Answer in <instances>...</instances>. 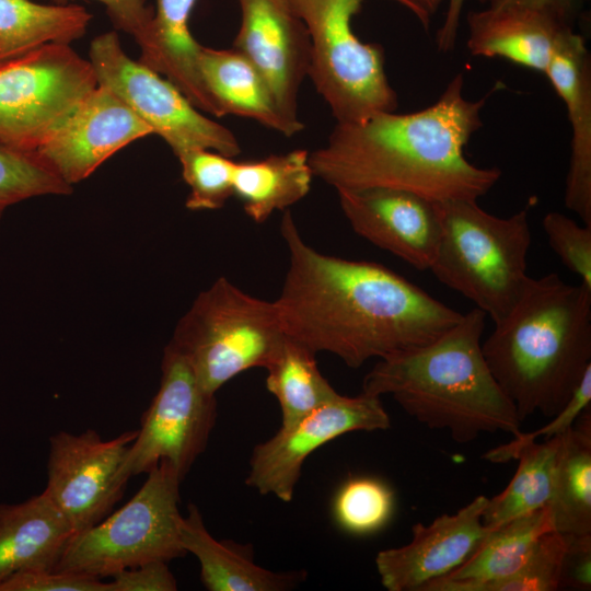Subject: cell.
Masks as SVG:
<instances>
[{
  "label": "cell",
  "mask_w": 591,
  "mask_h": 591,
  "mask_svg": "<svg viewBox=\"0 0 591 591\" xmlns=\"http://www.w3.org/2000/svg\"><path fill=\"white\" fill-rule=\"evenodd\" d=\"M591 402V367L587 369L579 384L572 392L565 406L552 417L545 426L531 432H520L513 439L502 445L491 449L484 459L493 463H505L514 460L517 452L528 443L536 441L537 438L545 439L566 432L576 422L578 417L588 408Z\"/></svg>",
  "instance_id": "e575fe53"
},
{
  "label": "cell",
  "mask_w": 591,
  "mask_h": 591,
  "mask_svg": "<svg viewBox=\"0 0 591 591\" xmlns=\"http://www.w3.org/2000/svg\"><path fill=\"white\" fill-rule=\"evenodd\" d=\"M0 591H112V587L82 573L33 569L8 577L0 582Z\"/></svg>",
  "instance_id": "d590c367"
},
{
  "label": "cell",
  "mask_w": 591,
  "mask_h": 591,
  "mask_svg": "<svg viewBox=\"0 0 591 591\" xmlns=\"http://www.w3.org/2000/svg\"><path fill=\"white\" fill-rule=\"evenodd\" d=\"M470 53L502 58L545 73L554 51L571 25L532 8L508 5L467 14Z\"/></svg>",
  "instance_id": "d6986e66"
},
{
  "label": "cell",
  "mask_w": 591,
  "mask_h": 591,
  "mask_svg": "<svg viewBox=\"0 0 591 591\" xmlns=\"http://www.w3.org/2000/svg\"><path fill=\"white\" fill-rule=\"evenodd\" d=\"M553 530L548 507L508 521L493 529L461 566L420 591H483L517 571L538 540Z\"/></svg>",
  "instance_id": "603a6c76"
},
{
  "label": "cell",
  "mask_w": 591,
  "mask_h": 591,
  "mask_svg": "<svg viewBox=\"0 0 591 591\" xmlns=\"http://www.w3.org/2000/svg\"><path fill=\"white\" fill-rule=\"evenodd\" d=\"M189 194L186 208L193 211L216 210L234 196L235 161L208 149H192L176 157Z\"/></svg>",
  "instance_id": "1f68e13d"
},
{
  "label": "cell",
  "mask_w": 591,
  "mask_h": 591,
  "mask_svg": "<svg viewBox=\"0 0 591 591\" xmlns=\"http://www.w3.org/2000/svg\"><path fill=\"white\" fill-rule=\"evenodd\" d=\"M336 192L345 218L359 236L417 270L430 269L441 233L437 201L387 187Z\"/></svg>",
  "instance_id": "9a60e30c"
},
{
  "label": "cell",
  "mask_w": 591,
  "mask_h": 591,
  "mask_svg": "<svg viewBox=\"0 0 591 591\" xmlns=\"http://www.w3.org/2000/svg\"><path fill=\"white\" fill-rule=\"evenodd\" d=\"M73 534L44 493L18 505H0V582L24 570H53Z\"/></svg>",
  "instance_id": "7402d4cb"
},
{
  "label": "cell",
  "mask_w": 591,
  "mask_h": 591,
  "mask_svg": "<svg viewBox=\"0 0 591 591\" xmlns=\"http://www.w3.org/2000/svg\"><path fill=\"white\" fill-rule=\"evenodd\" d=\"M138 430L104 440L93 429L59 431L49 439L47 485L43 491L76 533L102 521L120 499L128 477L123 472Z\"/></svg>",
  "instance_id": "7c38bea8"
},
{
  "label": "cell",
  "mask_w": 591,
  "mask_h": 591,
  "mask_svg": "<svg viewBox=\"0 0 591 591\" xmlns=\"http://www.w3.org/2000/svg\"><path fill=\"white\" fill-rule=\"evenodd\" d=\"M579 1H581V0H579Z\"/></svg>",
  "instance_id": "7bdbcfd3"
},
{
  "label": "cell",
  "mask_w": 591,
  "mask_h": 591,
  "mask_svg": "<svg viewBox=\"0 0 591 591\" xmlns=\"http://www.w3.org/2000/svg\"><path fill=\"white\" fill-rule=\"evenodd\" d=\"M465 1L448 0L445 18L436 36L437 47L440 51L448 53L454 48Z\"/></svg>",
  "instance_id": "60d3db41"
},
{
  "label": "cell",
  "mask_w": 591,
  "mask_h": 591,
  "mask_svg": "<svg viewBox=\"0 0 591 591\" xmlns=\"http://www.w3.org/2000/svg\"><path fill=\"white\" fill-rule=\"evenodd\" d=\"M97 84L91 61L69 44L0 61V141L37 151Z\"/></svg>",
  "instance_id": "9c48e42d"
},
{
  "label": "cell",
  "mask_w": 591,
  "mask_h": 591,
  "mask_svg": "<svg viewBox=\"0 0 591 591\" xmlns=\"http://www.w3.org/2000/svg\"><path fill=\"white\" fill-rule=\"evenodd\" d=\"M542 225L548 245L563 265L591 288V224L580 225L564 213L551 211Z\"/></svg>",
  "instance_id": "836d02e7"
},
{
  "label": "cell",
  "mask_w": 591,
  "mask_h": 591,
  "mask_svg": "<svg viewBox=\"0 0 591 591\" xmlns=\"http://www.w3.org/2000/svg\"><path fill=\"white\" fill-rule=\"evenodd\" d=\"M280 232L289 266L278 308L285 334L350 368L426 345L463 313L373 262L323 254L309 245L286 211Z\"/></svg>",
  "instance_id": "6da1fadb"
},
{
  "label": "cell",
  "mask_w": 591,
  "mask_h": 591,
  "mask_svg": "<svg viewBox=\"0 0 591 591\" xmlns=\"http://www.w3.org/2000/svg\"><path fill=\"white\" fill-rule=\"evenodd\" d=\"M111 582L112 591H175L177 583L167 563L154 560L118 571Z\"/></svg>",
  "instance_id": "74e56055"
},
{
  "label": "cell",
  "mask_w": 591,
  "mask_h": 591,
  "mask_svg": "<svg viewBox=\"0 0 591 591\" xmlns=\"http://www.w3.org/2000/svg\"><path fill=\"white\" fill-rule=\"evenodd\" d=\"M150 135L152 129L125 102L97 84L37 152L73 187L117 151Z\"/></svg>",
  "instance_id": "2e32d148"
},
{
  "label": "cell",
  "mask_w": 591,
  "mask_h": 591,
  "mask_svg": "<svg viewBox=\"0 0 591 591\" xmlns=\"http://www.w3.org/2000/svg\"><path fill=\"white\" fill-rule=\"evenodd\" d=\"M56 4H67L74 0H50ZM118 31L129 34L140 47V58L144 59L151 48V22L153 9L147 0H96Z\"/></svg>",
  "instance_id": "8d00e7d4"
},
{
  "label": "cell",
  "mask_w": 591,
  "mask_h": 591,
  "mask_svg": "<svg viewBox=\"0 0 591 591\" xmlns=\"http://www.w3.org/2000/svg\"><path fill=\"white\" fill-rule=\"evenodd\" d=\"M99 84L111 89L171 148L175 157L192 149H208L234 158L241 152L235 135L208 118L165 77L131 59L116 32L90 44Z\"/></svg>",
  "instance_id": "30bf717a"
},
{
  "label": "cell",
  "mask_w": 591,
  "mask_h": 591,
  "mask_svg": "<svg viewBox=\"0 0 591 591\" xmlns=\"http://www.w3.org/2000/svg\"><path fill=\"white\" fill-rule=\"evenodd\" d=\"M564 537L566 553L563 563L560 589L568 587L575 590H590L591 534L564 535Z\"/></svg>",
  "instance_id": "f35d334b"
},
{
  "label": "cell",
  "mask_w": 591,
  "mask_h": 591,
  "mask_svg": "<svg viewBox=\"0 0 591 591\" xmlns=\"http://www.w3.org/2000/svg\"><path fill=\"white\" fill-rule=\"evenodd\" d=\"M217 415L216 394L205 391L185 359L166 345L160 386L129 447L125 476L148 474L164 461L183 480L206 450Z\"/></svg>",
  "instance_id": "8fae6325"
},
{
  "label": "cell",
  "mask_w": 591,
  "mask_h": 591,
  "mask_svg": "<svg viewBox=\"0 0 591 591\" xmlns=\"http://www.w3.org/2000/svg\"><path fill=\"white\" fill-rule=\"evenodd\" d=\"M488 498L480 495L456 513L412 528L408 544L375 557L382 586L389 591H420L428 582L461 566L493 530L482 521Z\"/></svg>",
  "instance_id": "e0dca14e"
},
{
  "label": "cell",
  "mask_w": 591,
  "mask_h": 591,
  "mask_svg": "<svg viewBox=\"0 0 591 591\" xmlns=\"http://www.w3.org/2000/svg\"><path fill=\"white\" fill-rule=\"evenodd\" d=\"M265 369L266 387L280 405L282 427L296 424L339 395L321 373L315 352L288 336Z\"/></svg>",
  "instance_id": "83f0119b"
},
{
  "label": "cell",
  "mask_w": 591,
  "mask_h": 591,
  "mask_svg": "<svg viewBox=\"0 0 591 591\" xmlns=\"http://www.w3.org/2000/svg\"><path fill=\"white\" fill-rule=\"evenodd\" d=\"M198 68L221 117L233 114L251 118L286 137L304 128L302 123H293L281 114L262 73L234 47L217 49L201 45Z\"/></svg>",
  "instance_id": "44dd1931"
},
{
  "label": "cell",
  "mask_w": 591,
  "mask_h": 591,
  "mask_svg": "<svg viewBox=\"0 0 591 591\" xmlns=\"http://www.w3.org/2000/svg\"><path fill=\"white\" fill-rule=\"evenodd\" d=\"M560 434L531 442L515 454L518 468L508 486L488 498L482 515L485 526L495 529L508 521L535 510L549 507L555 484V472Z\"/></svg>",
  "instance_id": "f1b7e54d"
},
{
  "label": "cell",
  "mask_w": 591,
  "mask_h": 591,
  "mask_svg": "<svg viewBox=\"0 0 591 591\" xmlns=\"http://www.w3.org/2000/svg\"><path fill=\"white\" fill-rule=\"evenodd\" d=\"M486 94L464 95V76L448 83L426 108L375 113L363 120L336 124L327 141L309 154L314 177L336 190L387 187L433 201L477 200L499 181L497 167L470 162L464 149L483 126Z\"/></svg>",
  "instance_id": "7a4b0ae2"
},
{
  "label": "cell",
  "mask_w": 591,
  "mask_h": 591,
  "mask_svg": "<svg viewBox=\"0 0 591 591\" xmlns=\"http://www.w3.org/2000/svg\"><path fill=\"white\" fill-rule=\"evenodd\" d=\"M240 27L233 47L266 80L281 114L293 123L300 86L309 76L311 39L291 0H237Z\"/></svg>",
  "instance_id": "5bb4252c"
},
{
  "label": "cell",
  "mask_w": 591,
  "mask_h": 591,
  "mask_svg": "<svg viewBox=\"0 0 591 591\" xmlns=\"http://www.w3.org/2000/svg\"><path fill=\"white\" fill-rule=\"evenodd\" d=\"M390 417L380 396L361 392L339 394L296 424L257 444L251 454L245 483L262 495L289 502L308 456L325 443L351 431L385 430Z\"/></svg>",
  "instance_id": "4fadbf2b"
},
{
  "label": "cell",
  "mask_w": 591,
  "mask_h": 591,
  "mask_svg": "<svg viewBox=\"0 0 591 591\" xmlns=\"http://www.w3.org/2000/svg\"><path fill=\"white\" fill-rule=\"evenodd\" d=\"M179 538L199 561L200 580L209 591H283L305 578L303 570L276 572L256 565L251 544L216 540L193 503L182 519Z\"/></svg>",
  "instance_id": "ffe728a7"
},
{
  "label": "cell",
  "mask_w": 591,
  "mask_h": 591,
  "mask_svg": "<svg viewBox=\"0 0 591 591\" xmlns=\"http://www.w3.org/2000/svg\"><path fill=\"white\" fill-rule=\"evenodd\" d=\"M309 154L297 149L256 161H235L234 196L254 222H265L274 211L285 210L308 195L314 177Z\"/></svg>",
  "instance_id": "d4e9b609"
},
{
  "label": "cell",
  "mask_w": 591,
  "mask_h": 591,
  "mask_svg": "<svg viewBox=\"0 0 591 591\" xmlns=\"http://www.w3.org/2000/svg\"><path fill=\"white\" fill-rule=\"evenodd\" d=\"M197 0H155L151 22V48L139 60L155 70L201 112L221 117L207 91L198 68L200 44L194 38L189 20Z\"/></svg>",
  "instance_id": "cb8c5ba5"
},
{
  "label": "cell",
  "mask_w": 591,
  "mask_h": 591,
  "mask_svg": "<svg viewBox=\"0 0 591 591\" xmlns=\"http://www.w3.org/2000/svg\"><path fill=\"white\" fill-rule=\"evenodd\" d=\"M566 541L555 530L545 533L523 565L483 591H556L560 589Z\"/></svg>",
  "instance_id": "d6a6232c"
},
{
  "label": "cell",
  "mask_w": 591,
  "mask_h": 591,
  "mask_svg": "<svg viewBox=\"0 0 591 591\" xmlns=\"http://www.w3.org/2000/svg\"><path fill=\"white\" fill-rule=\"evenodd\" d=\"M554 530L563 535L591 534V413L586 409L560 434L553 498Z\"/></svg>",
  "instance_id": "484cf974"
},
{
  "label": "cell",
  "mask_w": 591,
  "mask_h": 591,
  "mask_svg": "<svg viewBox=\"0 0 591 591\" xmlns=\"http://www.w3.org/2000/svg\"><path fill=\"white\" fill-rule=\"evenodd\" d=\"M181 483L173 467L160 462L125 506L72 535L53 570L103 579L144 563L184 556Z\"/></svg>",
  "instance_id": "ba28073f"
},
{
  "label": "cell",
  "mask_w": 591,
  "mask_h": 591,
  "mask_svg": "<svg viewBox=\"0 0 591 591\" xmlns=\"http://www.w3.org/2000/svg\"><path fill=\"white\" fill-rule=\"evenodd\" d=\"M364 0H291L311 39L309 78L337 124L363 120L395 111L397 95L384 67V50L363 43L352 18ZM408 9L425 30L430 16L412 0H393Z\"/></svg>",
  "instance_id": "52a82bcc"
},
{
  "label": "cell",
  "mask_w": 591,
  "mask_h": 591,
  "mask_svg": "<svg viewBox=\"0 0 591 591\" xmlns=\"http://www.w3.org/2000/svg\"><path fill=\"white\" fill-rule=\"evenodd\" d=\"M394 493L374 477L346 480L333 500V515L337 525L355 535H367L381 530L392 518Z\"/></svg>",
  "instance_id": "4dcf8cb0"
},
{
  "label": "cell",
  "mask_w": 591,
  "mask_h": 591,
  "mask_svg": "<svg viewBox=\"0 0 591 591\" xmlns=\"http://www.w3.org/2000/svg\"><path fill=\"white\" fill-rule=\"evenodd\" d=\"M544 74L564 101L571 126L565 205L591 224V65L584 38L567 31Z\"/></svg>",
  "instance_id": "ac0fdd59"
},
{
  "label": "cell",
  "mask_w": 591,
  "mask_h": 591,
  "mask_svg": "<svg viewBox=\"0 0 591 591\" xmlns=\"http://www.w3.org/2000/svg\"><path fill=\"white\" fill-rule=\"evenodd\" d=\"M441 233L430 271L500 322L520 298L531 245L530 205L509 217L491 215L477 200L437 201Z\"/></svg>",
  "instance_id": "5b68a950"
},
{
  "label": "cell",
  "mask_w": 591,
  "mask_h": 591,
  "mask_svg": "<svg viewBox=\"0 0 591 591\" xmlns=\"http://www.w3.org/2000/svg\"><path fill=\"white\" fill-rule=\"evenodd\" d=\"M488 2L490 8L517 5L537 9L572 25L579 0H488Z\"/></svg>",
  "instance_id": "ab89813d"
},
{
  "label": "cell",
  "mask_w": 591,
  "mask_h": 591,
  "mask_svg": "<svg viewBox=\"0 0 591 591\" xmlns=\"http://www.w3.org/2000/svg\"><path fill=\"white\" fill-rule=\"evenodd\" d=\"M416 5H418L422 11H425L429 16H431L443 0H412Z\"/></svg>",
  "instance_id": "b9f144b4"
},
{
  "label": "cell",
  "mask_w": 591,
  "mask_h": 591,
  "mask_svg": "<svg viewBox=\"0 0 591 591\" xmlns=\"http://www.w3.org/2000/svg\"><path fill=\"white\" fill-rule=\"evenodd\" d=\"M73 187L37 151L0 141V218L12 205L40 196H65Z\"/></svg>",
  "instance_id": "f546056e"
},
{
  "label": "cell",
  "mask_w": 591,
  "mask_h": 591,
  "mask_svg": "<svg viewBox=\"0 0 591 591\" xmlns=\"http://www.w3.org/2000/svg\"><path fill=\"white\" fill-rule=\"evenodd\" d=\"M482 350L521 422L555 416L591 367V288L555 273L529 277Z\"/></svg>",
  "instance_id": "3957f363"
},
{
  "label": "cell",
  "mask_w": 591,
  "mask_h": 591,
  "mask_svg": "<svg viewBox=\"0 0 591 591\" xmlns=\"http://www.w3.org/2000/svg\"><path fill=\"white\" fill-rule=\"evenodd\" d=\"M485 321L474 308L432 341L379 359L362 392L391 395L409 416L448 430L459 443L498 431L518 436L521 420L482 350Z\"/></svg>",
  "instance_id": "277c9868"
},
{
  "label": "cell",
  "mask_w": 591,
  "mask_h": 591,
  "mask_svg": "<svg viewBox=\"0 0 591 591\" xmlns=\"http://www.w3.org/2000/svg\"><path fill=\"white\" fill-rule=\"evenodd\" d=\"M286 336L275 301L253 297L221 277L197 296L167 345L202 389L216 394L241 372L266 368Z\"/></svg>",
  "instance_id": "8992f818"
},
{
  "label": "cell",
  "mask_w": 591,
  "mask_h": 591,
  "mask_svg": "<svg viewBox=\"0 0 591 591\" xmlns=\"http://www.w3.org/2000/svg\"><path fill=\"white\" fill-rule=\"evenodd\" d=\"M92 14L82 5L45 4L33 0H0V61L46 44L81 38Z\"/></svg>",
  "instance_id": "4316f807"
}]
</instances>
